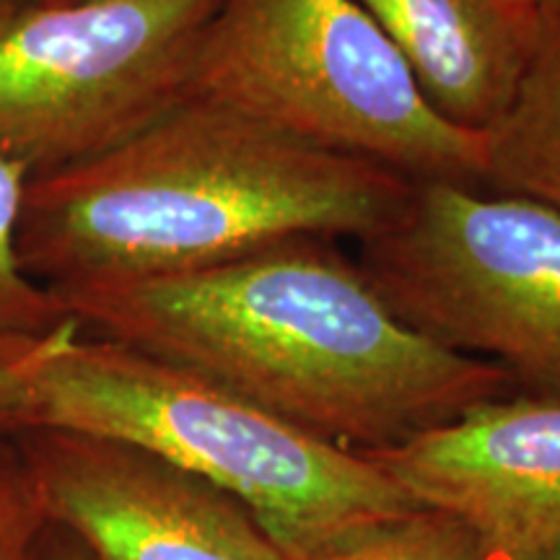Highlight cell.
Listing matches in <instances>:
<instances>
[{
    "label": "cell",
    "mask_w": 560,
    "mask_h": 560,
    "mask_svg": "<svg viewBox=\"0 0 560 560\" xmlns=\"http://www.w3.org/2000/svg\"><path fill=\"white\" fill-rule=\"evenodd\" d=\"M444 120L488 136L550 37L542 0H359Z\"/></svg>",
    "instance_id": "cell-9"
},
{
    "label": "cell",
    "mask_w": 560,
    "mask_h": 560,
    "mask_svg": "<svg viewBox=\"0 0 560 560\" xmlns=\"http://www.w3.org/2000/svg\"><path fill=\"white\" fill-rule=\"evenodd\" d=\"M482 560H560V540L520 552H482Z\"/></svg>",
    "instance_id": "cell-16"
},
{
    "label": "cell",
    "mask_w": 560,
    "mask_h": 560,
    "mask_svg": "<svg viewBox=\"0 0 560 560\" xmlns=\"http://www.w3.org/2000/svg\"><path fill=\"white\" fill-rule=\"evenodd\" d=\"M412 179L185 96L100 156L26 182L19 255L47 289L182 276L291 236L382 229Z\"/></svg>",
    "instance_id": "cell-2"
},
{
    "label": "cell",
    "mask_w": 560,
    "mask_h": 560,
    "mask_svg": "<svg viewBox=\"0 0 560 560\" xmlns=\"http://www.w3.org/2000/svg\"><path fill=\"white\" fill-rule=\"evenodd\" d=\"M42 560H91V558L83 552V548L73 540V537H68L66 532L50 527Z\"/></svg>",
    "instance_id": "cell-15"
},
{
    "label": "cell",
    "mask_w": 560,
    "mask_h": 560,
    "mask_svg": "<svg viewBox=\"0 0 560 560\" xmlns=\"http://www.w3.org/2000/svg\"><path fill=\"white\" fill-rule=\"evenodd\" d=\"M55 529L91 560H289L247 503L130 441L19 429Z\"/></svg>",
    "instance_id": "cell-7"
},
{
    "label": "cell",
    "mask_w": 560,
    "mask_h": 560,
    "mask_svg": "<svg viewBox=\"0 0 560 560\" xmlns=\"http://www.w3.org/2000/svg\"><path fill=\"white\" fill-rule=\"evenodd\" d=\"M296 560H482V545L457 516L418 506L350 529Z\"/></svg>",
    "instance_id": "cell-12"
},
{
    "label": "cell",
    "mask_w": 560,
    "mask_h": 560,
    "mask_svg": "<svg viewBox=\"0 0 560 560\" xmlns=\"http://www.w3.org/2000/svg\"><path fill=\"white\" fill-rule=\"evenodd\" d=\"M32 348L11 363H0V429L19 431L30 420V361Z\"/></svg>",
    "instance_id": "cell-14"
},
{
    "label": "cell",
    "mask_w": 560,
    "mask_h": 560,
    "mask_svg": "<svg viewBox=\"0 0 560 560\" xmlns=\"http://www.w3.org/2000/svg\"><path fill=\"white\" fill-rule=\"evenodd\" d=\"M0 3H24V0H0Z\"/></svg>",
    "instance_id": "cell-18"
},
{
    "label": "cell",
    "mask_w": 560,
    "mask_h": 560,
    "mask_svg": "<svg viewBox=\"0 0 560 560\" xmlns=\"http://www.w3.org/2000/svg\"><path fill=\"white\" fill-rule=\"evenodd\" d=\"M542 3H545V11H548V16H550V24L560 26V0H542Z\"/></svg>",
    "instance_id": "cell-17"
},
{
    "label": "cell",
    "mask_w": 560,
    "mask_h": 560,
    "mask_svg": "<svg viewBox=\"0 0 560 560\" xmlns=\"http://www.w3.org/2000/svg\"><path fill=\"white\" fill-rule=\"evenodd\" d=\"M361 270L425 340L560 402V210L459 182H412L359 242Z\"/></svg>",
    "instance_id": "cell-5"
},
{
    "label": "cell",
    "mask_w": 560,
    "mask_h": 560,
    "mask_svg": "<svg viewBox=\"0 0 560 560\" xmlns=\"http://www.w3.org/2000/svg\"><path fill=\"white\" fill-rule=\"evenodd\" d=\"M30 425L130 441L229 490L296 560L418 509L359 452L312 436L221 384L68 322L32 348Z\"/></svg>",
    "instance_id": "cell-3"
},
{
    "label": "cell",
    "mask_w": 560,
    "mask_h": 560,
    "mask_svg": "<svg viewBox=\"0 0 560 560\" xmlns=\"http://www.w3.org/2000/svg\"><path fill=\"white\" fill-rule=\"evenodd\" d=\"M30 172L0 159V363L21 359L68 322L55 293L26 272L19 255V221Z\"/></svg>",
    "instance_id": "cell-11"
},
{
    "label": "cell",
    "mask_w": 560,
    "mask_h": 560,
    "mask_svg": "<svg viewBox=\"0 0 560 560\" xmlns=\"http://www.w3.org/2000/svg\"><path fill=\"white\" fill-rule=\"evenodd\" d=\"M50 527L16 431L0 429V560H42Z\"/></svg>",
    "instance_id": "cell-13"
},
{
    "label": "cell",
    "mask_w": 560,
    "mask_h": 560,
    "mask_svg": "<svg viewBox=\"0 0 560 560\" xmlns=\"http://www.w3.org/2000/svg\"><path fill=\"white\" fill-rule=\"evenodd\" d=\"M50 291L81 332L195 371L359 454L516 392L493 363L402 325L327 236H291L182 276Z\"/></svg>",
    "instance_id": "cell-1"
},
{
    "label": "cell",
    "mask_w": 560,
    "mask_h": 560,
    "mask_svg": "<svg viewBox=\"0 0 560 560\" xmlns=\"http://www.w3.org/2000/svg\"><path fill=\"white\" fill-rule=\"evenodd\" d=\"M363 457L418 506L465 522L482 552L560 540V402L514 392Z\"/></svg>",
    "instance_id": "cell-8"
},
{
    "label": "cell",
    "mask_w": 560,
    "mask_h": 560,
    "mask_svg": "<svg viewBox=\"0 0 560 560\" xmlns=\"http://www.w3.org/2000/svg\"><path fill=\"white\" fill-rule=\"evenodd\" d=\"M219 0L0 3V159L32 177L100 156L187 96Z\"/></svg>",
    "instance_id": "cell-6"
},
{
    "label": "cell",
    "mask_w": 560,
    "mask_h": 560,
    "mask_svg": "<svg viewBox=\"0 0 560 560\" xmlns=\"http://www.w3.org/2000/svg\"><path fill=\"white\" fill-rule=\"evenodd\" d=\"M187 96L412 182H486L488 136L431 107L359 0H219Z\"/></svg>",
    "instance_id": "cell-4"
},
{
    "label": "cell",
    "mask_w": 560,
    "mask_h": 560,
    "mask_svg": "<svg viewBox=\"0 0 560 560\" xmlns=\"http://www.w3.org/2000/svg\"><path fill=\"white\" fill-rule=\"evenodd\" d=\"M482 190L527 195L560 210V26H552L514 107L488 132Z\"/></svg>",
    "instance_id": "cell-10"
}]
</instances>
